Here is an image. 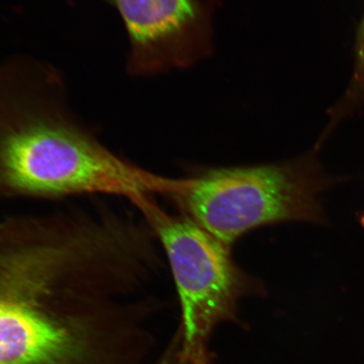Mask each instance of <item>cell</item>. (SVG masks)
<instances>
[{
    "instance_id": "52a82bcc",
    "label": "cell",
    "mask_w": 364,
    "mask_h": 364,
    "mask_svg": "<svg viewBox=\"0 0 364 364\" xmlns=\"http://www.w3.org/2000/svg\"><path fill=\"white\" fill-rule=\"evenodd\" d=\"M156 364H197L186 357L182 353L181 335L179 331L176 332L174 339L171 341L169 348Z\"/></svg>"
},
{
    "instance_id": "3957f363",
    "label": "cell",
    "mask_w": 364,
    "mask_h": 364,
    "mask_svg": "<svg viewBox=\"0 0 364 364\" xmlns=\"http://www.w3.org/2000/svg\"><path fill=\"white\" fill-rule=\"evenodd\" d=\"M318 152L314 147L288 161L211 168L188 178L169 179L165 195L185 216L229 247L262 226L287 222L325 225L323 196L341 181L326 174Z\"/></svg>"
},
{
    "instance_id": "8992f818",
    "label": "cell",
    "mask_w": 364,
    "mask_h": 364,
    "mask_svg": "<svg viewBox=\"0 0 364 364\" xmlns=\"http://www.w3.org/2000/svg\"><path fill=\"white\" fill-rule=\"evenodd\" d=\"M353 54V68L348 88L327 112L331 124L335 126L360 112L364 106V12L357 28Z\"/></svg>"
},
{
    "instance_id": "5b68a950",
    "label": "cell",
    "mask_w": 364,
    "mask_h": 364,
    "mask_svg": "<svg viewBox=\"0 0 364 364\" xmlns=\"http://www.w3.org/2000/svg\"><path fill=\"white\" fill-rule=\"evenodd\" d=\"M130 42V74L186 68L211 55L215 0H112Z\"/></svg>"
},
{
    "instance_id": "7a4b0ae2",
    "label": "cell",
    "mask_w": 364,
    "mask_h": 364,
    "mask_svg": "<svg viewBox=\"0 0 364 364\" xmlns=\"http://www.w3.org/2000/svg\"><path fill=\"white\" fill-rule=\"evenodd\" d=\"M66 102L51 68L0 65V202L107 196L135 205L161 192V176L105 146Z\"/></svg>"
},
{
    "instance_id": "277c9868",
    "label": "cell",
    "mask_w": 364,
    "mask_h": 364,
    "mask_svg": "<svg viewBox=\"0 0 364 364\" xmlns=\"http://www.w3.org/2000/svg\"><path fill=\"white\" fill-rule=\"evenodd\" d=\"M136 208L169 260L181 308L182 353L195 363L211 364L213 331L223 322L237 321L240 300L262 296L265 289L235 263L229 245L188 217L168 215L152 198Z\"/></svg>"
},
{
    "instance_id": "6da1fadb",
    "label": "cell",
    "mask_w": 364,
    "mask_h": 364,
    "mask_svg": "<svg viewBox=\"0 0 364 364\" xmlns=\"http://www.w3.org/2000/svg\"><path fill=\"white\" fill-rule=\"evenodd\" d=\"M129 240L88 208L0 218V364H144L157 304Z\"/></svg>"
}]
</instances>
